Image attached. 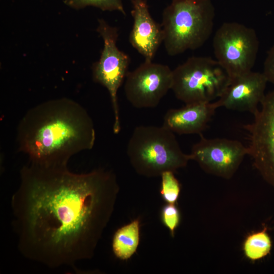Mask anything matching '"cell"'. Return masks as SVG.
<instances>
[{
	"label": "cell",
	"instance_id": "13",
	"mask_svg": "<svg viewBox=\"0 0 274 274\" xmlns=\"http://www.w3.org/2000/svg\"><path fill=\"white\" fill-rule=\"evenodd\" d=\"M216 102L186 104L166 113L163 126L179 134H200L208 125L216 110Z\"/></svg>",
	"mask_w": 274,
	"mask_h": 274
},
{
	"label": "cell",
	"instance_id": "19",
	"mask_svg": "<svg viewBox=\"0 0 274 274\" xmlns=\"http://www.w3.org/2000/svg\"><path fill=\"white\" fill-rule=\"evenodd\" d=\"M262 73L268 82L274 85V44L267 51L263 64Z\"/></svg>",
	"mask_w": 274,
	"mask_h": 274
},
{
	"label": "cell",
	"instance_id": "5",
	"mask_svg": "<svg viewBox=\"0 0 274 274\" xmlns=\"http://www.w3.org/2000/svg\"><path fill=\"white\" fill-rule=\"evenodd\" d=\"M229 80L215 59L192 56L173 70L171 89L186 104L210 102L221 95Z\"/></svg>",
	"mask_w": 274,
	"mask_h": 274
},
{
	"label": "cell",
	"instance_id": "3",
	"mask_svg": "<svg viewBox=\"0 0 274 274\" xmlns=\"http://www.w3.org/2000/svg\"><path fill=\"white\" fill-rule=\"evenodd\" d=\"M215 15L211 0H172L163 10L161 24L167 54L175 56L202 46L212 33Z\"/></svg>",
	"mask_w": 274,
	"mask_h": 274
},
{
	"label": "cell",
	"instance_id": "12",
	"mask_svg": "<svg viewBox=\"0 0 274 274\" xmlns=\"http://www.w3.org/2000/svg\"><path fill=\"white\" fill-rule=\"evenodd\" d=\"M131 15L133 24L129 41L145 59L152 61L161 43L163 35L161 25L152 17L146 0H131Z\"/></svg>",
	"mask_w": 274,
	"mask_h": 274
},
{
	"label": "cell",
	"instance_id": "9",
	"mask_svg": "<svg viewBox=\"0 0 274 274\" xmlns=\"http://www.w3.org/2000/svg\"><path fill=\"white\" fill-rule=\"evenodd\" d=\"M173 70L166 65L145 60L125 80L124 90L128 101L135 108L156 107L171 89Z\"/></svg>",
	"mask_w": 274,
	"mask_h": 274
},
{
	"label": "cell",
	"instance_id": "1",
	"mask_svg": "<svg viewBox=\"0 0 274 274\" xmlns=\"http://www.w3.org/2000/svg\"><path fill=\"white\" fill-rule=\"evenodd\" d=\"M20 175L11 199L19 251L50 268L77 270L78 262L94 256L112 216L120 190L116 175L30 162Z\"/></svg>",
	"mask_w": 274,
	"mask_h": 274
},
{
	"label": "cell",
	"instance_id": "6",
	"mask_svg": "<svg viewBox=\"0 0 274 274\" xmlns=\"http://www.w3.org/2000/svg\"><path fill=\"white\" fill-rule=\"evenodd\" d=\"M216 60L230 79L252 71L259 50L255 30L236 22L223 23L213 41Z\"/></svg>",
	"mask_w": 274,
	"mask_h": 274
},
{
	"label": "cell",
	"instance_id": "2",
	"mask_svg": "<svg viewBox=\"0 0 274 274\" xmlns=\"http://www.w3.org/2000/svg\"><path fill=\"white\" fill-rule=\"evenodd\" d=\"M96 139L91 117L77 102L52 99L31 108L17 127L18 151L29 162L45 166L66 165L77 153L93 148Z\"/></svg>",
	"mask_w": 274,
	"mask_h": 274
},
{
	"label": "cell",
	"instance_id": "16",
	"mask_svg": "<svg viewBox=\"0 0 274 274\" xmlns=\"http://www.w3.org/2000/svg\"><path fill=\"white\" fill-rule=\"evenodd\" d=\"M160 193L163 199L167 203L175 204L179 197L181 186L175 177L174 172L167 171L161 176Z\"/></svg>",
	"mask_w": 274,
	"mask_h": 274
},
{
	"label": "cell",
	"instance_id": "11",
	"mask_svg": "<svg viewBox=\"0 0 274 274\" xmlns=\"http://www.w3.org/2000/svg\"><path fill=\"white\" fill-rule=\"evenodd\" d=\"M268 82L263 73L250 71L229 80L221 95L216 101L218 108L253 115L264 98Z\"/></svg>",
	"mask_w": 274,
	"mask_h": 274
},
{
	"label": "cell",
	"instance_id": "17",
	"mask_svg": "<svg viewBox=\"0 0 274 274\" xmlns=\"http://www.w3.org/2000/svg\"><path fill=\"white\" fill-rule=\"evenodd\" d=\"M65 3L77 8L93 6L102 11H118L125 15L122 0H65Z\"/></svg>",
	"mask_w": 274,
	"mask_h": 274
},
{
	"label": "cell",
	"instance_id": "18",
	"mask_svg": "<svg viewBox=\"0 0 274 274\" xmlns=\"http://www.w3.org/2000/svg\"><path fill=\"white\" fill-rule=\"evenodd\" d=\"M161 218L163 224L169 229L171 235L174 236L175 231L180 221V214L178 208L175 204H165L161 209Z\"/></svg>",
	"mask_w": 274,
	"mask_h": 274
},
{
	"label": "cell",
	"instance_id": "8",
	"mask_svg": "<svg viewBox=\"0 0 274 274\" xmlns=\"http://www.w3.org/2000/svg\"><path fill=\"white\" fill-rule=\"evenodd\" d=\"M253 116V121L244 126L248 133V155L263 179L274 188V90L265 94Z\"/></svg>",
	"mask_w": 274,
	"mask_h": 274
},
{
	"label": "cell",
	"instance_id": "7",
	"mask_svg": "<svg viewBox=\"0 0 274 274\" xmlns=\"http://www.w3.org/2000/svg\"><path fill=\"white\" fill-rule=\"evenodd\" d=\"M97 31L104 41V47L98 61L92 67L93 80L108 91L114 113L113 130L118 134L121 130L117 93L128 73L129 56L117 46L118 29L102 19L98 20Z\"/></svg>",
	"mask_w": 274,
	"mask_h": 274
},
{
	"label": "cell",
	"instance_id": "14",
	"mask_svg": "<svg viewBox=\"0 0 274 274\" xmlns=\"http://www.w3.org/2000/svg\"><path fill=\"white\" fill-rule=\"evenodd\" d=\"M140 239V221L136 219L115 232L112 242L115 256L123 260L129 259L135 253Z\"/></svg>",
	"mask_w": 274,
	"mask_h": 274
},
{
	"label": "cell",
	"instance_id": "15",
	"mask_svg": "<svg viewBox=\"0 0 274 274\" xmlns=\"http://www.w3.org/2000/svg\"><path fill=\"white\" fill-rule=\"evenodd\" d=\"M271 246V239L265 228L247 238L244 243V250L249 259L256 260L267 256L270 252Z\"/></svg>",
	"mask_w": 274,
	"mask_h": 274
},
{
	"label": "cell",
	"instance_id": "10",
	"mask_svg": "<svg viewBox=\"0 0 274 274\" xmlns=\"http://www.w3.org/2000/svg\"><path fill=\"white\" fill-rule=\"evenodd\" d=\"M199 135L200 140L192 148L191 160L196 161L208 173L230 178L248 154V147L236 140L207 139L202 133Z\"/></svg>",
	"mask_w": 274,
	"mask_h": 274
},
{
	"label": "cell",
	"instance_id": "4",
	"mask_svg": "<svg viewBox=\"0 0 274 274\" xmlns=\"http://www.w3.org/2000/svg\"><path fill=\"white\" fill-rule=\"evenodd\" d=\"M129 162L139 175L152 178L186 166L190 154L184 153L174 132L162 126H137L126 149Z\"/></svg>",
	"mask_w": 274,
	"mask_h": 274
}]
</instances>
